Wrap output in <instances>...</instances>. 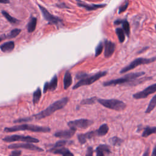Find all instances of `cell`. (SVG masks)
Masks as SVG:
<instances>
[{
	"mask_svg": "<svg viewBox=\"0 0 156 156\" xmlns=\"http://www.w3.org/2000/svg\"><path fill=\"white\" fill-rule=\"evenodd\" d=\"M95 136H97V132L96 131H92L90 132H88L85 134H79L78 135V139L79 143L81 145L85 144L86 143L87 140L89 139H92Z\"/></svg>",
	"mask_w": 156,
	"mask_h": 156,
	"instance_id": "2e32d148",
	"label": "cell"
},
{
	"mask_svg": "<svg viewBox=\"0 0 156 156\" xmlns=\"http://www.w3.org/2000/svg\"><path fill=\"white\" fill-rule=\"evenodd\" d=\"M89 76H90V74H87V73H79L78 74H77L76 75V78L78 79H82L85 78L87 77H88Z\"/></svg>",
	"mask_w": 156,
	"mask_h": 156,
	"instance_id": "d590c367",
	"label": "cell"
},
{
	"mask_svg": "<svg viewBox=\"0 0 156 156\" xmlns=\"http://www.w3.org/2000/svg\"><path fill=\"white\" fill-rule=\"evenodd\" d=\"M8 148L10 150L13 149H26V150L33 151L37 152H43V150L41 148L36 146V145L32 144V143H15V144H12L8 146Z\"/></svg>",
	"mask_w": 156,
	"mask_h": 156,
	"instance_id": "8fae6325",
	"label": "cell"
},
{
	"mask_svg": "<svg viewBox=\"0 0 156 156\" xmlns=\"http://www.w3.org/2000/svg\"><path fill=\"white\" fill-rule=\"evenodd\" d=\"M97 97H92L90 98H87L84 99L81 101V104H83V105H91V104H95L96 102V101H97Z\"/></svg>",
	"mask_w": 156,
	"mask_h": 156,
	"instance_id": "4dcf8cb0",
	"label": "cell"
},
{
	"mask_svg": "<svg viewBox=\"0 0 156 156\" xmlns=\"http://www.w3.org/2000/svg\"><path fill=\"white\" fill-rule=\"evenodd\" d=\"M42 96V90L40 87L38 88L33 93V103L34 105H36L39 103Z\"/></svg>",
	"mask_w": 156,
	"mask_h": 156,
	"instance_id": "83f0119b",
	"label": "cell"
},
{
	"mask_svg": "<svg viewBox=\"0 0 156 156\" xmlns=\"http://www.w3.org/2000/svg\"><path fill=\"white\" fill-rule=\"evenodd\" d=\"M122 28L125 32L126 35L128 37H129L130 34H131V27H130L129 23L128 22L127 20H123L122 21Z\"/></svg>",
	"mask_w": 156,
	"mask_h": 156,
	"instance_id": "f1b7e54d",
	"label": "cell"
},
{
	"mask_svg": "<svg viewBox=\"0 0 156 156\" xmlns=\"http://www.w3.org/2000/svg\"><path fill=\"white\" fill-rule=\"evenodd\" d=\"M145 74V71L127 73V74H125L123 77H121L120 78L105 81L103 83V85L104 87L116 86V85H122V86L126 87L127 84L131 82L132 80L143 76Z\"/></svg>",
	"mask_w": 156,
	"mask_h": 156,
	"instance_id": "7a4b0ae2",
	"label": "cell"
},
{
	"mask_svg": "<svg viewBox=\"0 0 156 156\" xmlns=\"http://www.w3.org/2000/svg\"><path fill=\"white\" fill-rule=\"evenodd\" d=\"M21 151H18V150H15V151H13L11 153V154H10V156H20L21 154Z\"/></svg>",
	"mask_w": 156,
	"mask_h": 156,
	"instance_id": "f35d334b",
	"label": "cell"
},
{
	"mask_svg": "<svg viewBox=\"0 0 156 156\" xmlns=\"http://www.w3.org/2000/svg\"><path fill=\"white\" fill-rule=\"evenodd\" d=\"M96 155L97 156H104L109 155L112 153L109 146L107 145H100L95 150Z\"/></svg>",
	"mask_w": 156,
	"mask_h": 156,
	"instance_id": "ac0fdd59",
	"label": "cell"
},
{
	"mask_svg": "<svg viewBox=\"0 0 156 156\" xmlns=\"http://www.w3.org/2000/svg\"><path fill=\"white\" fill-rule=\"evenodd\" d=\"M72 143V141H67L65 140H62L58 141L57 143L53 145V148H61L63 147L65 145L68 144H71Z\"/></svg>",
	"mask_w": 156,
	"mask_h": 156,
	"instance_id": "d6a6232c",
	"label": "cell"
},
{
	"mask_svg": "<svg viewBox=\"0 0 156 156\" xmlns=\"http://www.w3.org/2000/svg\"><path fill=\"white\" fill-rule=\"evenodd\" d=\"M153 79V77H143L142 78H136L135 79L132 80L131 82H129L128 84H127L126 87H135L137 85H140L141 84H143L144 82H146V81H150V80Z\"/></svg>",
	"mask_w": 156,
	"mask_h": 156,
	"instance_id": "ffe728a7",
	"label": "cell"
},
{
	"mask_svg": "<svg viewBox=\"0 0 156 156\" xmlns=\"http://www.w3.org/2000/svg\"><path fill=\"white\" fill-rule=\"evenodd\" d=\"M156 61V55L154 57L151 58H144V57H138L134 59L132 61L129 65H126L120 71V74L126 73L131 70H134L135 68L140 65H143L150 64Z\"/></svg>",
	"mask_w": 156,
	"mask_h": 156,
	"instance_id": "5b68a950",
	"label": "cell"
},
{
	"mask_svg": "<svg viewBox=\"0 0 156 156\" xmlns=\"http://www.w3.org/2000/svg\"><path fill=\"white\" fill-rule=\"evenodd\" d=\"M76 131V129L70 128L68 130H65V131H61L55 132L54 134V135L55 137L68 139V138L72 137L73 135H74Z\"/></svg>",
	"mask_w": 156,
	"mask_h": 156,
	"instance_id": "9a60e30c",
	"label": "cell"
},
{
	"mask_svg": "<svg viewBox=\"0 0 156 156\" xmlns=\"http://www.w3.org/2000/svg\"><path fill=\"white\" fill-rule=\"evenodd\" d=\"M68 100L69 99L68 98H63L60 99V100H58V101L51 104L50 106H48V107L43 110L42 112H39V113L33 115L31 117H32V119L35 118L37 120H42V119L48 117V116L52 115V113H54L55 112H56V111L62 109V108L64 107L68 102Z\"/></svg>",
	"mask_w": 156,
	"mask_h": 156,
	"instance_id": "6da1fadb",
	"label": "cell"
},
{
	"mask_svg": "<svg viewBox=\"0 0 156 156\" xmlns=\"http://www.w3.org/2000/svg\"><path fill=\"white\" fill-rule=\"evenodd\" d=\"M32 120V117H28V118H20L18 120H15L14 123H22V122H28Z\"/></svg>",
	"mask_w": 156,
	"mask_h": 156,
	"instance_id": "8d00e7d4",
	"label": "cell"
},
{
	"mask_svg": "<svg viewBox=\"0 0 156 156\" xmlns=\"http://www.w3.org/2000/svg\"><path fill=\"white\" fill-rule=\"evenodd\" d=\"M37 20L36 17H31L30 19V21H29L28 24V26H27V29H28V32L31 33V32H34L37 26Z\"/></svg>",
	"mask_w": 156,
	"mask_h": 156,
	"instance_id": "d4e9b609",
	"label": "cell"
},
{
	"mask_svg": "<svg viewBox=\"0 0 156 156\" xmlns=\"http://www.w3.org/2000/svg\"><path fill=\"white\" fill-rule=\"evenodd\" d=\"M107 74V71H100V72L96 73V74H93V75H90L88 77H87V78L80 79V81L73 86V90H75V89H78V88L81 87L82 86H86V85H91V84L95 82L96 81H98L99 79H100L103 77L106 76Z\"/></svg>",
	"mask_w": 156,
	"mask_h": 156,
	"instance_id": "8992f818",
	"label": "cell"
},
{
	"mask_svg": "<svg viewBox=\"0 0 156 156\" xmlns=\"http://www.w3.org/2000/svg\"><path fill=\"white\" fill-rule=\"evenodd\" d=\"M103 49H104V42H100L97 45V47H96L95 49V56L96 57L99 56L100 54L102 53Z\"/></svg>",
	"mask_w": 156,
	"mask_h": 156,
	"instance_id": "836d02e7",
	"label": "cell"
},
{
	"mask_svg": "<svg viewBox=\"0 0 156 156\" xmlns=\"http://www.w3.org/2000/svg\"><path fill=\"white\" fill-rule=\"evenodd\" d=\"M49 153H52L54 154H60L63 156H73L74 154L70 151V150L66 148L61 147V148H52L48 150Z\"/></svg>",
	"mask_w": 156,
	"mask_h": 156,
	"instance_id": "e0dca14e",
	"label": "cell"
},
{
	"mask_svg": "<svg viewBox=\"0 0 156 156\" xmlns=\"http://www.w3.org/2000/svg\"><path fill=\"white\" fill-rule=\"evenodd\" d=\"M73 82L72 76L69 71H66L63 78V87L65 90L68 89Z\"/></svg>",
	"mask_w": 156,
	"mask_h": 156,
	"instance_id": "44dd1931",
	"label": "cell"
},
{
	"mask_svg": "<svg viewBox=\"0 0 156 156\" xmlns=\"http://www.w3.org/2000/svg\"><path fill=\"white\" fill-rule=\"evenodd\" d=\"M21 131H29L34 132L47 133L50 132L51 131V129L48 127H43V126L34 125V124H23L10 127H6L4 129V131L5 132L8 133Z\"/></svg>",
	"mask_w": 156,
	"mask_h": 156,
	"instance_id": "3957f363",
	"label": "cell"
},
{
	"mask_svg": "<svg viewBox=\"0 0 156 156\" xmlns=\"http://www.w3.org/2000/svg\"><path fill=\"white\" fill-rule=\"evenodd\" d=\"M116 36L118 37L119 42L120 43H124L126 40V34L122 28H118L115 29Z\"/></svg>",
	"mask_w": 156,
	"mask_h": 156,
	"instance_id": "cb8c5ba5",
	"label": "cell"
},
{
	"mask_svg": "<svg viewBox=\"0 0 156 156\" xmlns=\"http://www.w3.org/2000/svg\"><path fill=\"white\" fill-rule=\"evenodd\" d=\"M128 6H129V2L127 1H126L125 3H124V4L122 5V6H121L120 7H119V9H118L119 14H120V13L125 12L126 10V9H127V7H128Z\"/></svg>",
	"mask_w": 156,
	"mask_h": 156,
	"instance_id": "e575fe53",
	"label": "cell"
},
{
	"mask_svg": "<svg viewBox=\"0 0 156 156\" xmlns=\"http://www.w3.org/2000/svg\"><path fill=\"white\" fill-rule=\"evenodd\" d=\"M123 142L124 140L123 139L117 136L112 137L108 140V142L110 143V144L113 146H120L123 143Z\"/></svg>",
	"mask_w": 156,
	"mask_h": 156,
	"instance_id": "484cf974",
	"label": "cell"
},
{
	"mask_svg": "<svg viewBox=\"0 0 156 156\" xmlns=\"http://www.w3.org/2000/svg\"><path fill=\"white\" fill-rule=\"evenodd\" d=\"M15 48V43L13 41H9L4 43L0 47L1 51L4 53H9L12 52Z\"/></svg>",
	"mask_w": 156,
	"mask_h": 156,
	"instance_id": "d6986e66",
	"label": "cell"
},
{
	"mask_svg": "<svg viewBox=\"0 0 156 156\" xmlns=\"http://www.w3.org/2000/svg\"><path fill=\"white\" fill-rule=\"evenodd\" d=\"M93 124V121L88 120V119L81 118L69 121L68 123V126L70 128H74L76 129H87L89 127H90Z\"/></svg>",
	"mask_w": 156,
	"mask_h": 156,
	"instance_id": "ba28073f",
	"label": "cell"
},
{
	"mask_svg": "<svg viewBox=\"0 0 156 156\" xmlns=\"http://www.w3.org/2000/svg\"><path fill=\"white\" fill-rule=\"evenodd\" d=\"M93 148L92 147H89L87 149V153H86V155L87 156H93Z\"/></svg>",
	"mask_w": 156,
	"mask_h": 156,
	"instance_id": "74e56055",
	"label": "cell"
},
{
	"mask_svg": "<svg viewBox=\"0 0 156 156\" xmlns=\"http://www.w3.org/2000/svg\"><path fill=\"white\" fill-rule=\"evenodd\" d=\"M151 156H156V145H155V146H154V149H153V153H152Z\"/></svg>",
	"mask_w": 156,
	"mask_h": 156,
	"instance_id": "b9f144b4",
	"label": "cell"
},
{
	"mask_svg": "<svg viewBox=\"0 0 156 156\" xmlns=\"http://www.w3.org/2000/svg\"><path fill=\"white\" fill-rule=\"evenodd\" d=\"M39 7L40 8V10H41L43 17L47 21H48L49 23L54 24V25L56 26L62 24V20L60 18L51 14L47 9H45L44 7L41 6V5H39Z\"/></svg>",
	"mask_w": 156,
	"mask_h": 156,
	"instance_id": "9c48e42d",
	"label": "cell"
},
{
	"mask_svg": "<svg viewBox=\"0 0 156 156\" xmlns=\"http://www.w3.org/2000/svg\"><path fill=\"white\" fill-rule=\"evenodd\" d=\"M98 103L105 108L113 110L116 112H121L126 109L127 105L125 103L116 99H97Z\"/></svg>",
	"mask_w": 156,
	"mask_h": 156,
	"instance_id": "277c9868",
	"label": "cell"
},
{
	"mask_svg": "<svg viewBox=\"0 0 156 156\" xmlns=\"http://www.w3.org/2000/svg\"><path fill=\"white\" fill-rule=\"evenodd\" d=\"M104 57L106 59L111 57L114 53L116 50V44L114 42H112L107 39H104Z\"/></svg>",
	"mask_w": 156,
	"mask_h": 156,
	"instance_id": "7c38bea8",
	"label": "cell"
},
{
	"mask_svg": "<svg viewBox=\"0 0 156 156\" xmlns=\"http://www.w3.org/2000/svg\"><path fill=\"white\" fill-rule=\"evenodd\" d=\"M109 131V127H108V125L105 123L103 124L102 125L100 126L98 129L96 130V132H97V136L98 137H103L105 136L107 134V133Z\"/></svg>",
	"mask_w": 156,
	"mask_h": 156,
	"instance_id": "7402d4cb",
	"label": "cell"
},
{
	"mask_svg": "<svg viewBox=\"0 0 156 156\" xmlns=\"http://www.w3.org/2000/svg\"><path fill=\"white\" fill-rule=\"evenodd\" d=\"M4 38H5V36H1V37H0V43H1V41H2V40H3V39H4Z\"/></svg>",
	"mask_w": 156,
	"mask_h": 156,
	"instance_id": "ee69618b",
	"label": "cell"
},
{
	"mask_svg": "<svg viewBox=\"0 0 156 156\" xmlns=\"http://www.w3.org/2000/svg\"><path fill=\"white\" fill-rule=\"evenodd\" d=\"M2 14L3 15L4 17L6 18V20H7V21H9V23H10L11 24H15L18 23L19 22V21L18 20H17V19L15 18L14 17H12L11 15H9V13H7V12H6V11H4V10H2Z\"/></svg>",
	"mask_w": 156,
	"mask_h": 156,
	"instance_id": "f546056e",
	"label": "cell"
},
{
	"mask_svg": "<svg viewBox=\"0 0 156 156\" xmlns=\"http://www.w3.org/2000/svg\"><path fill=\"white\" fill-rule=\"evenodd\" d=\"M156 107V94L152 98L151 100L150 103H149L148 107L146 108V110H145V113H150Z\"/></svg>",
	"mask_w": 156,
	"mask_h": 156,
	"instance_id": "4316f807",
	"label": "cell"
},
{
	"mask_svg": "<svg viewBox=\"0 0 156 156\" xmlns=\"http://www.w3.org/2000/svg\"><path fill=\"white\" fill-rule=\"evenodd\" d=\"M156 134V126L154 127H150L146 126L143 128V132L142 134V137L143 138H147L152 134Z\"/></svg>",
	"mask_w": 156,
	"mask_h": 156,
	"instance_id": "603a6c76",
	"label": "cell"
},
{
	"mask_svg": "<svg viewBox=\"0 0 156 156\" xmlns=\"http://www.w3.org/2000/svg\"><path fill=\"white\" fill-rule=\"evenodd\" d=\"M150 48V47H144V48H143L142 49V50H140L139 51H138L137 52V54H142V53H143V52H145V51H147L148 50V49Z\"/></svg>",
	"mask_w": 156,
	"mask_h": 156,
	"instance_id": "ab89813d",
	"label": "cell"
},
{
	"mask_svg": "<svg viewBox=\"0 0 156 156\" xmlns=\"http://www.w3.org/2000/svg\"><path fill=\"white\" fill-rule=\"evenodd\" d=\"M2 140L5 142H23L26 143H39V140L37 138L32 137L31 136H25V135H13L6 136V137L2 138Z\"/></svg>",
	"mask_w": 156,
	"mask_h": 156,
	"instance_id": "52a82bcc",
	"label": "cell"
},
{
	"mask_svg": "<svg viewBox=\"0 0 156 156\" xmlns=\"http://www.w3.org/2000/svg\"><path fill=\"white\" fill-rule=\"evenodd\" d=\"M21 30L20 29H14L13 30L10 31V33L7 35V36H4L5 38H7V39H13V38L16 37L17 36H18L19 34L21 32Z\"/></svg>",
	"mask_w": 156,
	"mask_h": 156,
	"instance_id": "1f68e13d",
	"label": "cell"
},
{
	"mask_svg": "<svg viewBox=\"0 0 156 156\" xmlns=\"http://www.w3.org/2000/svg\"><path fill=\"white\" fill-rule=\"evenodd\" d=\"M76 2L78 5L81 7L85 8L88 11H92V10H96L98 9H101V8L104 7L106 6L105 4H87L86 2H84L82 0H76Z\"/></svg>",
	"mask_w": 156,
	"mask_h": 156,
	"instance_id": "4fadbf2b",
	"label": "cell"
},
{
	"mask_svg": "<svg viewBox=\"0 0 156 156\" xmlns=\"http://www.w3.org/2000/svg\"><path fill=\"white\" fill-rule=\"evenodd\" d=\"M122 21H123V20H120V19L115 20L114 21V24L115 25H120L122 23Z\"/></svg>",
	"mask_w": 156,
	"mask_h": 156,
	"instance_id": "60d3db41",
	"label": "cell"
},
{
	"mask_svg": "<svg viewBox=\"0 0 156 156\" xmlns=\"http://www.w3.org/2000/svg\"><path fill=\"white\" fill-rule=\"evenodd\" d=\"M156 92V83L153 84L145 88L144 90L133 94L132 97L135 100H141L146 98L150 95Z\"/></svg>",
	"mask_w": 156,
	"mask_h": 156,
	"instance_id": "30bf717a",
	"label": "cell"
},
{
	"mask_svg": "<svg viewBox=\"0 0 156 156\" xmlns=\"http://www.w3.org/2000/svg\"><path fill=\"white\" fill-rule=\"evenodd\" d=\"M58 78L57 75H54L50 82H47L43 87V93H46L48 91H54L57 87Z\"/></svg>",
	"mask_w": 156,
	"mask_h": 156,
	"instance_id": "5bb4252c",
	"label": "cell"
},
{
	"mask_svg": "<svg viewBox=\"0 0 156 156\" xmlns=\"http://www.w3.org/2000/svg\"><path fill=\"white\" fill-rule=\"evenodd\" d=\"M155 29H156V24L155 25Z\"/></svg>",
	"mask_w": 156,
	"mask_h": 156,
	"instance_id": "f6af8a7d",
	"label": "cell"
},
{
	"mask_svg": "<svg viewBox=\"0 0 156 156\" xmlns=\"http://www.w3.org/2000/svg\"><path fill=\"white\" fill-rule=\"evenodd\" d=\"M10 2L9 0H0V3L2 4H8Z\"/></svg>",
	"mask_w": 156,
	"mask_h": 156,
	"instance_id": "7bdbcfd3",
	"label": "cell"
}]
</instances>
